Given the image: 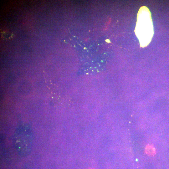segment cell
I'll list each match as a JSON object with an SVG mask.
<instances>
[{
  "mask_svg": "<svg viewBox=\"0 0 169 169\" xmlns=\"http://www.w3.org/2000/svg\"><path fill=\"white\" fill-rule=\"evenodd\" d=\"M135 31L140 46L148 45L153 35V28L150 12L146 6L141 7L138 11Z\"/></svg>",
  "mask_w": 169,
  "mask_h": 169,
  "instance_id": "6da1fadb",
  "label": "cell"
},
{
  "mask_svg": "<svg viewBox=\"0 0 169 169\" xmlns=\"http://www.w3.org/2000/svg\"><path fill=\"white\" fill-rule=\"evenodd\" d=\"M16 149L22 155H27L30 152L33 141L31 131L26 127L19 128L16 131L13 137Z\"/></svg>",
  "mask_w": 169,
  "mask_h": 169,
  "instance_id": "7a4b0ae2",
  "label": "cell"
},
{
  "mask_svg": "<svg viewBox=\"0 0 169 169\" xmlns=\"http://www.w3.org/2000/svg\"><path fill=\"white\" fill-rule=\"evenodd\" d=\"M145 152L147 155L152 156L156 154V151L155 148L153 146L148 145L146 147Z\"/></svg>",
  "mask_w": 169,
  "mask_h": 169,
  "instance_id": "3957f363",
  "label": "cell"
},
{
  "mask_svg": "<svg viewBox=\"0 0 169 169\" xmlns=\"http://www.w3.org/2000/svg\"></svg>",
  "mask_w": 169,
  "mask_h": 169,
  "instance_id": "277c9868",
  "label": "cell"
}]
</instances>
